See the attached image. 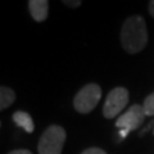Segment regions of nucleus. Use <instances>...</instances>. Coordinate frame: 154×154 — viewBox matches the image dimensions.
Masks as SVG:
<instances>
[{
  "label": "nucleus",
  "mask_w": 154,
  "mask_h": 154,
  "mask_svg": "<svg viewBox=\"0 0 154 154\" xmlns=\"http://www.w3.org/2000/svg\"><path fill=\"white\" fill-rule=\"evenodd\" d=\"M13 121L16 122L19 127H22L26 132L31 134L33 132V128H35V125H33L32 117L27 112H23V110H18L13 114Z\"/></svg>",
  "instance_id": "7"
},
{
  "label": "nucleus",
  "mask_w": 154,
  "mask_h": 154,
  "mask_svg": "<svg viewBox=\"0 0 154 154\" xmlns=\"http://www.w3.org/2000/svg\"><path fill=\"white\" fill-rule=\"evenodd\" d=\"M102 98V89L96 84L85 85L73 99V107L79 113L88 114L98 105Z\"/></svg>",
  "instance_id": "3"
},
{
  "label": "nucleus",
  "mask_w": 154,
  "mask_h": 154,
  "mask_svg": "<svg viewBox=\"0 0 154 154\" xmlns=\"http://www.w3.org/2000/svg\"><path fill=\"white\" fill-rule=\"evenodd\" d=\"M66 131L62 126L51 125L42 132L38 141V154H62L66 143Z\"/></svg>",
  "instance_id": "2"
},
{
  "label": "nucleus",
  "mask_w": 154,
  "mask_h": 154,
  "mask_svg": "<svg viewBox=\"0 0 154 154\" xmlns=\"http://www.w3.org/2000/svg\"><path fill=\"white\" fill-rule=\"evenodd\" d=\"M16 93L7 86H0V110L5 109L14 103Z\"/></svg>",
  "instance_id": "8"
},
{
  "label": "nucleus",
  "mask_w": 154,
  "mask_h": 154,
  "mask_svg": "<svg viewBox=\"0 0 154 154\" xmlns=\"http://www.w3.org/2000/svg\"><path fill=\"white\" fill-rule=\"evenodd\" d=\"M145 117L146 114L144 112V108L141 105L134 104L132 107L128 108L127 112H125L122 116H119L118 119L116 121V126L119 130L130 132L140 127V125L144 122Z\"/></svg>",
  "instance_id": "5"
},
{
  "label": "nucleus",
  "mask_w": 154,
  "mask_h": 154,
  "mask_svg": "<svg viewBox=\"0 0 154 154\" xmlns=\"http://www.w3.org/2000/svg\"><path fill=\"white\" fill-rule=\"evenodd\" d=\"M121 42L130 54H136L145 48L148 42L146 23L141 16H131L125 21L121 30Z\"/></svg>",
  "instance_id": "1"
},
{
  "label": "nucleus",
  "mask_w": 154,
  "mask_h": 154,
  "mask_svg": "<svg viewBox=\"0 0 154 154\" xmlns=\"http://www.w3.org/2000/svg\"><path fill=\"white\" fill-rule=\"evenodd\" d=\"M0 126H2V122H0Z\"/></svg>",
  "instance_id": "14"
},
{
  "label": "nucleus",
  "mask_w": 154,
  "mask_h": 154,
  "mask_svg": "<svg viewBox=\"0 0 154 154\" xmlns=\"http://www.w3.org/2000/svg\"><path fill=\"white\" fill-rule=\"evenodd\" d=\"M148 9H149V13H150V16L154 17V0L149 2V7H148Z\"/></svg>",
  "instance_id": "13"
},
{
  "label": "nucleus",
  "mask_w": 154,
  "mask_h": 154,
  "mask_svg": "<svg viewBox=\"0 0 154 154\" xmlns=\"http://www.w3.org/2000/svg\"><path fill=\"white\" fill-rule=\"evenodd\" d=\"M81 154H107V153L100 148H89V149H85Z\"/></svg>",
  "instance_id": "10"
},
{
  "label": "nucleus",
  "mask_w": 154,
  "mask_h": 154,
  "mask_svg": "<svg viewBox=\"0 0 154 154\" xmlns=\"http://www.w3.org/2000/svg\"><path fill=\"white\" fill-rule=\"evenodd\" d=\"M64 5L69 7V8H77L81 5V2L80 0H73V2H71V0H66V2H63Z\"/></svg>",
  "instance_id": "11"
},
{
  "label": "nucleus",
  "mask_w": 154,
  "mask_h": 154,
  "mask_svg": "<svg viewBox=\"0 0 154 154\" xmlns=\"http://www.w3.org/2000/svg\"><path fill=\"white\" fill-rule=\"evenodd\" d=\"M128 103V91L118 86L114 88L112 91H109V94L105 99L104 107H103V114L105 118H114L117 117L123 110V108H126V105Z\"/></svg>",
  "instance_id": "4"
},
{
  "label": "nucleus",
  "mask_w": 154,
  "mask_h": 154,
  "mask_svg": "<svg viewBox=\"0 0 154 154\" xmlns=\"http://www.w3.org/2000/svg\"><path fill=\"white\" fill-rule=\"evenodd\" d=\"M143 108H144V112H145L146 116H150V117L154 116V93H152L150 95H148L145 98Z\"/></svg>",
  "instance_id": "9"
},
{
  "label": "nucleus",
  "mask_w": 154,
  "mask_h": 154,
  "mask_svg": "<svg viewBox=\"0 0 154 154\" xmlns=\"http://www.w3.org/2000/svg\"><path fill=\"white\" fill-rule=\"evenodd\" d=\"M8 154H32V153L30 150H27V149H16V150L9 152Z\"/></svg>",
  "instance_id": "12"
},
{
  "label": "nucleus",
  "mask_w": 154,
  "mask_h": 154,
  "mask_svg": "<svg viewBox=\"0 0 154 154\" xmlns=\"http://www.w3.org/2000/svg\"><path fill=\"white\" fill-rule=\"evenodd\" d=\"M28 9H30L32 18L36 22H42L48 18L49 2H46V0H30L28 2Z\"/></svg>",
  "instance_id": "6"
}]
</instances>
